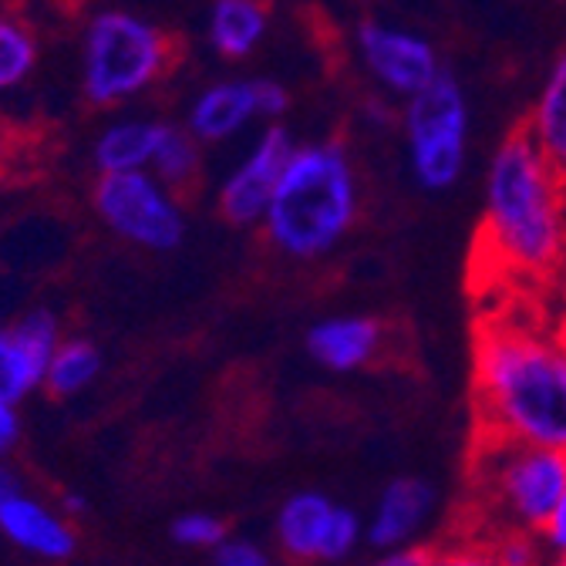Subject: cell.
I'll list each match as a JSON object with an SVG mask.
<instances>
[{"label":"cell","mask_w":566,"mask_h":566,"mask_svg":"<svg viewBox=\"0 0 566 566\" xmlns=\"http://www.w3.org/2000/svg\"><path fill=\"white\" fill-rule=\"evenodd\" d=\"M472 398L479 439L566 452V337L513 317L482 321Z\"/></svg>","instance_id":"obj_1"},{"label":"cell","mask_w":566,"mask_h":566,"mask_svg":"<svg viewBox=\"0 0 566 566\" xmlns=\"http://www.w3.org/2000/svg\"><path fill=\"white\" fill-rule=\"evenodd\" d=\"M479 253L489 270L526 280H546L566 263V186L526 128L489 159Z\"/></svg>","instance_id":"obj_2"},{"label":"cell","mask_w":566,"mask_h":566,"mask_svg":"<svg viewBox=\"0 0 566 566\" xmlns=\"http://www.w3.org/2000/svg\"><path fill=\"white\" fill-rule=\"evenodd\" d=\"M361 212V182L340 142L294 146L263 212L266 243L287 260H321L340 247Z\"/></svg>","instance_id":"obj_3"},{"label":"cell","mask_w":566,"mask_h":566,"mask_svg":"<svg viewBox=\"0 0 566 566\" xmlns=\"http://www.w3.org/2000/svg\"><path fill=\"white\" fill-rule=\"evenodd\" d=\"M172 61L169 34L149 18L108 8L85 24L82 92L98 108H115L149 92Z\"/></svg>","instance_id":"obj_4"},{"label":"cell","mask_w":566,"mask_h":566,"mask_svg":"<svg viewBox=\"0 0 566 566\" xmlns=\"http://www.w3.org/2000/svg\"><path fill=\"white\" fill-rule=\"evenodd\" d=\"M475 489L495 530L539 533L566 489V452L482 439L475 455Z\"/></svg>","instance_id":"obj_5"},{"label":"cell","mask_w":566,"mask_h":566,"mask_svg":"<svg viewBox=\"0 0 566 566\" xmlns=\"http://www.w3.org/2000/svg\"><path fill=\"white\" fill-rule=\"evenodd\" d=\"M398 125L405 135L411 179L424 192L452 189L465 172L472 135V108L462 82L442 71L429 88L405 98Z\"/></svg>","instance_id":"obj_6"},{"label":"cell","mask_w":566,"mask_h":566,"mask_svg":"<svg viewBox=\"0 0 566 566\" xmlns=\"http://www.w3.org/2000/svg\"><path fill=\"white\" fill-rule=\"evenodd\" d=\"M92 206L118 240L138 250L172 253L186 240V212L172 186L153 169L102 172L92 189Z\"/></svg>","instance_id":"obj_7"},{"label":"cell","mask_w":566,"mask_h":566,"mask_svg":"<svg viewBox=\"0 0 566 566\" xmlns=\"http://www.w3.org/2000/svg\"><path fill=\"white\" fill-rule=\"evenodd\" d=\"M354 51H358V61L365 64L368 78L398 102L429 88L446 71L429 38L375 18L354 28Z\"/></svg>","instance_id":"obj_8"},{"label":"cell","mask_w":566,"mask_h":566,"mask_svg":"<svg viewBox=\"0 0 566 566\" xmlns=\"http://www.w3.org/2000/svg\"><path fill=\"white\" fill-rule=\"evenodd\" d=\"M294 146L297 142L291 138V132L280 128L276 122H270L256 135L250 153L230 169V176L220 186V212L227 217V223L233 227L263 223V212L273 199V189L283 176V166H287Z\"/></svg>","instance_id":"obj_9"},{"label":"cell","mask_w":566,"mask_h":566,"mask_svg":"<svg viewBox=\"0 0 566 566\" xmlns=\"http://www.w3.org/2000/svg\"><path fill=\"white\" fill-rule=\"evenodd\" d=\"M61 344V324L51 311H28L11 331H0V395L21 401L44 385L51 354Z\"/></svg>","instance_id":"obj_10"},{"label":"cell","mask_w":566,"mask_h":566,"mask_svg":"<svg viewBox=\"0 0 566 566\" xmlns=\"http://www.w3.org/2000/svg\"><path fill=\"white\" fill-rule=\"evenodd\" d=\"M439 506V489L421 475L391 479L375 500V510L365 523V543L381 549L411 546Z\"/></svg>","instance_id":"obj_11"},{"label":"cell","mask_w":566,"mask_h":566,"mask_svg":"<svg viewBox=\"0 0 566 566\" xmlns=\"http://www.w3.org/2000/svg\"><path fill=\"white\" fill-rule=\"evenodd\" d=\"M385 344V324L368 314L324 317L307 331V354L314 365L347 375L371 365Z\"/></svg>","instance_id":"obj_12"},{"label":"cell","mask_w":566,"mask_h":566,"mask_svg":"<svg viewBox=\"0 0 566 566\" xmlns=\"http://www.w3.org/2000/svg\"><path fill=\"white\" fill-rule=\"evenodd\" d=\"M253 118H260V95H256V78H223L206 85L189 112H186V128L192 138L202 142H227L237 132H243Z\"/></svg>","instance_id":"obj_13"},{"label":"cell","mask_w":566,"mask_h":566,"mask_svg":"<svg viewBox=\"0 0 566 566\" xmlns=\"http://www.w3.org/2000/svg\"><path fill=\"white\" fill-rule=\"evenodd\" d=\"M0 530L8 533L11 543L44 559H67L75 553V533H71V526L38 500L24 495L21 489L0 500Z\"/></svg>","instance_id":"obj_14"},{"label":"cell","mask_w":566,"mask_h":566,"mask_svg":"<svg viewBox=\"0 0 566 566\" xmlns=\"http://www.w3.org/2000/svg\"><path fill=\"white\" fill-rule=\"evenodd\" d=\"M337 503L331 495L317 492V489H304L294 492L287 503L276 513V543L291 559H324V546H327V533L334 523Z\"/></svg>","instance_id":"obj_15"},{"label":"cell","mask_w":566,"mask_h":566,"mask_svg":"<svg viewBox=\"0 0 566 566\" xmlns=\"http://www.w3.org/2000/svg\"><path fill=\"white\" fill-rule=\"evenodd\" d=\"M166 132H169V122H156V118H118L105 125L92 146V163L98 176L153 169Z\"/></svg>","instance_id":"obj_16"},{"label":"cell","mask_w":566,"mask_h":566,"mask_svg":"<svg viewBox=\"0 0 566 566\" xmlns=\"http://www.w3.org/2000/svg\"><path fill=\"white\" fill-rule=\"evenodd\" d=\"M526 135L566 186V48L553 57L526 118Z\"/></svg>","instance_id":"obj_17"},{"label":"cell","mask_w":566,"mask_h":566,"mask_svg":"<svg viewBox=\"0 0 566 566\" xmlns=\"http://www.w3.org/2000/svg\"><path fill=\"white\" fill-rule=\"evenodd\" d=\"M270 31V8L263 0H212L206 18V41L227 61L250 57Z\"/></svg>","instance_id":"obj_18"},{"label":"cell","mask_w":566,"mask_h":566,"mask_svg":"<svg viewBox=\"0 0 566 566\" xmlns=\"http://www.w3.org/2000/svg\"><path fill=\"white\" fill-rule=\"evenodd\" d=\"M98 371H102V350L85 337H71V340H61L57 350L51 354L44 388L57 398L78 395L98 378Z\"/></svg>","instance_id":"obj_19"},{"label":"cell","mask_w":566,"mask_h":566,"mask_svg":"<svg viewBox=\"0 0 566 566\" xmlns=\"http://www.w3.org/2000/svg\"><path fill=\"white\" fill-rule=\"evenodd\" d=\"M38 67V38L34 31L11 18L0 14V95L21 88Z\"/></svg>","instance_id":"obj_20"},{"label":"cell","mask_w":566,"mask_h":566,"mask_svg":"<svg viewBox=\"0 0 566 566\" xmlns=\"http://www.w3.org/2000/svg\"><path fill=\"white\" fill-rule=\"evenodd\" d=\"M153 172H156L166 186H172V189L192 182L196 172H199V138H192L189 128L169 125V132H166V138H163V146H159V153H156Z\"/></svg>","instance_id":"obj_21"},{"label":"cell","mask_w":566,"mask_h":566,"mask_svg":"<svg viewBox=\"0 0 566 566\" xmlns=\"http://www.w3.org/2000/svg\"><path fill=\"white\" fill-rule=\"evenodd\" d=\"M500 566H543L546 546L533 530H492L485 539Z\"/></svg>","instance_id":"obj_22"},{"label":"cell","mask_w":566,"mask_h":566,"mask_svg":"<svg viewBox=\"0 0 566 566\" xmlns=\"http://www.w3.org/2000/svg\"><path fill=\"white\" fill-rule=\"evenodd\" d=\"M172 539L192 549H217L227 539V523L212 513H186L172 523Z\"/></svg>","instance_id":"obj_23"},{"label":"cell","mask_w":566,"mask_h":566,"mask_svg":"<svg viewBox=\"0 0 566 566\" xmlns=\"http://www.w3.org/2000/svg\"><path fill=\"white\" fill-rule=\"evenodd\" d=\"M424 566H500L489 543H452L442 549H429Z\"/></svg>","instance_id":"obj_24"},{"label":"cell","mask_w":566,"mask_h":566,"mask_svg":"<svg viewBox=\"0 0 566 566\" xmlns=\"http://www.w3.org/2000/svg\"><path fill=\"white\" fill-rule=\"evenodd\" d=\"M212 566H273L270 553L253 539H223L212 549Z\"/></svg>","instance_id":"obj_25"},{"label":"cell","mask_w":566,"mask_h":566,"mask_svg":"<svg viewBox=\"0 0 566 566\" xmlns=\"http://www.w3.org/2000/svg\"><path fill=\"white\" fill-rule=\"evenodd\" d=\"M539 539H543V546H546V553H549V556L566 553V489H563V495L556 500V506H553L549 520L543 523Z\"/></svg>","instance_id":"obj_26"},{"label":"cell","mask_w":566,"mask_h":566,"mask_svg":"<svg viewBox=\"0 0 566 566\" xmlns=\"http://www.w3.org/2000/svg\"><path fill=\"white\" fill-rule=\"evenodd\" d=\"M256 95H260V118L266 122H276L280 115H287L291 108V95L280 82H270V78H256Z\"/></svg>","instance_id":"obj_27"},{"label":"cell","mask_w":566,"mask_h":566,"mask_svg":"<svg viewBox=\"0 0 566 566\" xmlns=\"http://www.w3.org/2000/svg\"><path fill=\"white\" fill-rule=\"evenodd\" d=\"M21 436V418H18V401L0 395V455H8Z\"/></svg>","instance_id":"obj_28"},{"label":"cell","mask_w":566,"mask_h":566,"mask_svg":"<svg viewBox=\"0 0 566 566\" xmlns=\"http://www.w3.org/2000/svg\"><path fill=\"white\" fill-rule=\"evenodd\" d=\"M361 118L371 125V128H388V125H395V118H398V112L391 108V95H371V98H365L361 102Z\"/></svg>","instance_id":"obj_29"},{"label":"cell","mask_w":566,"mask_h":566,"mask_svg":"<svg viewBox=\"0 0 566 566\" xmlns=\"http://www.w3.org/2000/svg\"><path fill=\"white\" fill-rule=\"evenodd\" d=\"M429 549L421 546H398V549H381L371 566H424Z\"/></svg>","instance_id":"obj_30"},{"label":"cell","mask_w":566,"mask_h":566,"mask_svg":"<svg viewBox=\"0 0 566 566\" xmlns=\"http://www.w3.org/2000/svg\"><path fill=\"white\" fill-rule=\"evenodd\" d=\"M14 489H21L18 475H14L11 469H4V465H0V500H4V495H11Z\"/></svg>","instance_id":"obj_31"},{"label":"cell","mask_w":566,"mask_h":566,"mask_svg":"<svg viewBox=\"0 0 566 566\" xmlns=\"http://www.w3.org/2000/svg\"><path fill=\"white\" fill-rule=\"evenodd\" d=\"M85 506H88V503L82 500V495H67V500H64V510H67V513H85Z\"/></svg>","instance_id":"obj_32"},{"label":"cell","mask_w":566,"mask_h":566,"mask_svg":"<svg viewBox=\"0 0 566 566\" xmlns=\"http://www.w3.org/2000/svg\"><path fill=\"white\" fill-rule=\"evenodd\" d=\"M8 146H11V135L4 125H0V163H4V156H8Z\"/></svg>","instance_id":"obj_33"},{"label":"cell","mask_w":566,"mask_h":566,"mask_svg":"<svg viewBox=\"0 0 566 566\" xmlns=\"http://www.w3.org/2000/svg\"><path fill=\"white\" fill-rule=\"evenodd\" d=\"M543 566H566V553L553 556V559H549V563H543Z\"/></svg>","instance_id":"obj_34"},{"label":"cell","mask_w":566,"mask_h":566,"mask_svg":"<svg viewBox=\"0 0 566 566\" xmlns=\"http://www.w3.org/2000/svg\"><path fill=\"white\" fill-rule=\"evenodd\" d=\"M0 4H4V0H0Z\"/></svg>","instance_id":"obj_35"}]
</instances>
